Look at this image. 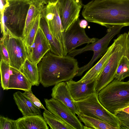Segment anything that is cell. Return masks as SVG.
<instances>
[{
    "instance_id": "cb8c5ba5",
    "label": "cell",
    "mask_w": 129,
    "mask_h": 129,
    "mask_svg": "<svg viewBox=\"0 0 129 129\" xmlns=\"http://www.w3.org/2000/svg\"><path fill=\"white\" fill-rule=\"evenodd\" d=\"M43 117L51 129H74L71 125L48 110H44Z\"/></svg>"
},
{
    "instance_id": "6da1fadb",
    "label": "cell",
    "mask_w": 129,
    "mask_h": 129,
    "mask_svg": "<svg viewBox=\"0 0 129 129\" xmlns=\"http://www.w3.org/2000/svg\"><path fill=\"white\" fill-rule=\"evenodd\" d=\"M83 17L107 28L129 26V0H92L83 5Z\"/></svg>"
},
{
    "instance_id": "52a82bcc",
    "label": "cell",
    "mask_w": 129,
    "mask_h": 129,
    "mask_svg": "<svg viewBox=\"0 0 129 129\" xmlns=\"http://www.w3.org/2000/svg\"><path fill=\"white\" fill-rule=\"evenodd\" d=\"M80 113L87 116L99 118L120 129L119 120L114 114L107 110L100 102L98 93L79 101L74 100Z\"/></svg>"
},
{
    "instance_id": "8d00e7d4",
    "label": "cell",
    "mask_w": 129,
    "mask_h": 129,
    "mask_svg": "<svg viewBox=\"0 0 129 129\" xmlns=\"http://www.w3.org/2000/svg\"><path fill=\"white\" fill-rule=\"evenodd\" d=\"M78 2L83 6L82 0H76Z\"/></svg>"
},
{
    "instance_id": "44dd1931",
    "label": "cell",
    "mask_w": 129,
    "mask_h": 129,
    "mask_svg": "<svg viewBox=\"0 0 129 129\" xmlns=\"http://www.w3.org/2000/svg\"><path fill=\"white\" fill-rule=\"evenodd\" d=\"M45 5L43 2L40 1H31L26 18L22 38L23 40L26 37L36 18L43 11Z\"/></svg>"
},
{
    "instance_id": "4dcf8cb0",
    "label": "cell",
    "mask_w": 129,
    "mask_h": 129,
    "mask_svg": "<svg viewBox=\"0 0 129 129\" xmlns=\"http://www.w3.org/2000/svg\"><path fill=\"white\" fill-rule=\"evenodd\" d=\"M1 60L10 64L9 54L7 49L2 40L1 39L0 42Z\"/></svg>"
},
{
    "instance_id": "7402d4cb",
    "label": "cell",
    "mask_w": 129,
    "mask_h": 129,
    "mask_svg": "<svg viewBox=\"0 0 129 129\" xmlns=\"http://www.w3.org/2000/svg\"><path fill=\"white\" fill-rule=\"evenodd\" d=\"M77 117L84 124V129H117L107 122L99 118L79 113Z\"/></svg>"
},
{
    "instance_id": "ac0fdd59",
    "label": "cell",
    "mask_w": 129,
    "mask_h": 129,
    "mask_svg": "<svg viewBox=\"0 0 129 129\" xmlns=\"http://www.w3.org/2000/svg\"><path fill=\"white\" fill-rule=\"evenodd\" d=\"M17 129H48L41 114L23 116L16 120Z\"/></svg>"
},
{
    "instance_id": "f1b7e54d",
    "label": "cell",
    "mask_w": 129,
    "mask_h": 129,
    "mask_svg": "<svg viewBox=\"0 0 129 129\" xmlns=\"http://www.w3.org/2000/svg\"><path fill=\"white\" fill-rule=\"evenodd\" d=\"M0 129H17L16 120H14L1 115Z\"/></svg>"
},
{
    "instance_id": "e0dca14e",
    "label": "cell",
    "mask_w": 129,
    "mask_h": 129,
    "mask_svg": "<svg viewBox=\"0 0 129 129\" xmlns=\"http://www.w3.org/2000/svg\"><path fill=\"white\" fill-rule=\"evenodd\" d=\"M39 27L43 32L47 40L50 47L51 52L58 55L65 56L62 44L51 33L47 22L41 13Z\"/></svg>"
},
{
    "instance_id": "d6986e66",
    "label": "cell",
    "mask_w": 129,
    "mask_h": 129,
    "mask_svg": "<svg viewBox=\"0 0 129 129\" xmlns=\"http://www.w3.org/2000/svg\"><path fill=\"white\" fill-rule=\"evenodd\" d=\"M13 99L23 116L41 114L40 109L36 106L23 93L18 91L14 93Z\"/></svg>"
},
{
    "instance_id": "9c48e42d",
    "label": "cell",
    "mask_w": 129,
    "mask_h": 129,
    "mask_svg": "<svg viewBox=\"0 0 129 129\" xmlns=\"http://www.w3.org/2000/svg\"><path fill=\"white\" fill-rule=\"evenodd\" d=\"M80 20L78 18L63 33L62 43L65 56L77 47L86 43H92L98 39L87 36L84 29L80 26Z\"/></svg>"
},
{
    "instance_id": "4fadbf2b",
    "label": "cell",
    "mask_w": 129,
    "mask_h": 129,
    "mask_svg": "<svg viewBox=\"0 0 129 129\" xmlns=\"http://www.w3.org/2000/svg\"><path fill=\"white\" fill-rule=\"evenodd\" d=\"M98 78H94L82 82L71 79L67 81L71 95L74 100L84 99L97 92L96 87Z\"/></svg>"
},
{
    "instance_id": "603a6c76",
    "label": "cell",
    "mask_w": 129,
    "mask_h": 129,
    "mask_svg": "<svg viewBox=\"0 0 129 129\" xmlns=\"http://www.w3.org/2000/svg\"><path fill=\"white\" fill-rule=\"evenodd\" d=\"M21 71L33 86L39 85L40 83L37 64L27 58L22 66Z\"/></svg>"
},
{
    "instance_id": "30bf717a",
    "label": "cell",
    "mask_w": 129,
    "mask_h": 129,
    "mask_svg": "<svg viewBox=\"0 0 129 129\" xmlns=\"http://www.w3.org/2000/svg\"><path fill=\"white\" fill-rule=\"evenodd\" d=\"M48 110L71 125L74 129H84L78 118L64 104L52 98L44 99Z\"/></svg>"
},
{
    "instance_id": "f35d334b",
    "label": "cell",
    "mask_w": 129,
    "mask_h": 129,
    "mask_svg": "<svg viewBox=\"0 0 129 129\" xmlns=\"http://www.w3.org/2000/svg\"><path fill=\"white\" fill-rule=\"evenodd\" d=\"M128 81L129 82V80H128Z\"/></svg>"
},
{
    "instance_id": "74e56055",
    "label": "cell",
    "mask_w": 129,
    "mask_h": 129,
    "mask_svg": "<svg viewBox=\"0 0 129 129\" xmlns=\"http://www.w3.org/2000/svg\"><path fill=\"white\" fill-rule=\"evenodd\" d=\"M7 1H8V0H6Z\"/></svg>"
},
{
    "instance_id": "d4e9b609",
    "label": "cell",
    "mask_w": 129,
    "mask_h": 129,
    "mask_svg": "<svg viewBox=\"0 0 129 129\" xmlns=\"http://www.w3.org/2000/svg\"><path fill=\"white\" fill-rule=\"evenodd\" d=\"M127 77H129V55L121 57L116 70L115 79L121 81Z\"/></svg>"
},
{
    "instance_id": "8fae6325",
    "label": "cell",
    "mask_w": 129,
    "mask_h": 129,
    "mask_svg": "<svg viewBox=\"0 0 129 129\" xmlns=\"http://www.w3.org/2000/svg\"><path fill=\"white\" fill-rule=\"evenodd\" d=\"M58 10L64 31L78 18L83 6L76 0H57Z\"/></svg>"
},
{
    "instance_id": "ffe728a7",
    "label": "cell",
    "mask_w": 129,
    "mask_h": 129,
    "mask_svg": "<svg viewBox=\"0 0 129 129\" xmlns=\"http://www.w3.org/2000/svg\"><path fill=\"white\" fill-rule=\"evenodd\" d=\"M10 75L7 90L18 89L24 91L31 90L32 85L20 71L10 66Z\"/></svg>"
},
{
    "instance_id": "5b68a950",
    "label": "cell",
    "mask_w": 129,
    "mask_h": 129,
    "mask_svg": "<svg viewBox=\"0 0 129 129\" xmlns=\"http://www.w3.org/2000/svg\"><path fill=\"white\" fill-rule=\"evenodd\" d=\"M124 27L123 26L121 25L110 27L108 28L106 35L101 39H98L92 43L88 44L83 48L74 49L68 54L67 55L74 57L85 52L91 51L93 52L91 60L87 63L79 68L76 76H81L84 72L89 70L92 67L95 61L104 54L107 50L108 46L111 40L120 32Z\"/></svg>"
},
{
    "instance_id": "2e32d148",
    "label": "cell",
    "mask_w": 129,
    "mask_h": 129,
    "mask_svg": "<svg viewBox=\"0 0 129 129\" xmlns=\"http://www.w3.org/2000/svg\"><path fill=\"white\" fill-rule=\"evenodd\" d=\"M117 41V38L114 40L112 45L101 58L93 66L90 68L81 79L78 81L82 82L94 78H98L106 64L109 58L113 52Z\"/></svg>"
},
{
    "instance_id": "7a4b0ae2",
    "label": "cell",
    "mask_w": 129,
    "mask_h": 129,
    "mask_svg": "<svg viewBox=\"0 0 129 129\" xmlns=\"http://www.w3.org/2000/svg\"><path fill=\"white\" fill-rule=\"evenodd\" d=\"M37 66L40 83L44 87L73 79L79 68L74 57L60 56L51 52L45 55Z\"/></svg>"
},
{
    "instance_id": "1f68e13d",
    "label": "cell",
    "mask_w": 129,
    "mask_h": 129,
    "mask_svg": "<svg viewBox=\"0 0 129 129\" xmlns=\"http://www.w3.org/2000/svg\"><path fill=\"white\" fill-rule=\"evenodd\" d=\"M8 5V1L6 0H0V19L3 17L4 12Z\"/></svg>"
},
{
    "instance_id": "277c9868",
    "label": "cell",
    "mask_w": 129,
    "mask_h": 129,
    "mask_svg": "<svg viewBox=\"0 0 129 129\" xmlns=\"http://www.w3.org/2000/svg\"><path fill=\"white\" fill-rule=\"evenodd\" d=\"M99 100L108 111L114 114L129 105V82L114 79L98 93Z\"/></svg>"
},
{
    "instance_id": "e575fe53",
    "label": "cell",
    "mask_w": 129,
    "mask_h": 129,
    "mask_svg": "<svg viewBox=\"0 0 129 129\" xmlns=\"http://www.w3.org/2000/svg\"><path fill=\"white\" fill-rule=\"evenodd\" d=\"M31 1L32 0H39L40 1L43 2L44 3L45 5H47V4L49 2H52L53 1H54L55 0H31Z\"/></svg>"
},
{
    "instance_id": "8992f818",
    "label": "cell",
    "mask_w": 129,
    "mask_h": 129,
    "mask_svg": "<svg viewBox=\"0 0 129 129\" xmlns=\"http://www.w3.org/2000/svg\"><path fill=\"white\" fill-rule=\"evenodd\" d=\"M127 34L124 33L117 38L114 50L97 80L96 90L98 93L115 79L119 61L124 55H129L127 43Z\"/></svg>"
},
{
    "instance_id": "5bb4252c",
    "label": "cell",
    "mask_w": 129,
    "mask_h": 129,
    "mask_svg": "<svg viewBox=\"0 0 129 129\" xmlns=\"http://www.w3.org/2000/svg\"><path fill=\"white\" fill-rule=\"evenodd\" d=\"M50 50L49 44L43 32L38 29L31 47L27 58L38 65L45 55Z\"/></svg>"
},
{
    "instance_id": "836d02e7",
    "label": "cell",
    "mask_w": 129,
    "mask_h": 129,
    "mask_svg": "<svg viewBox=\"0 0 129 129\" xmlns=\"http://www.w3.org/2000/svg\"><path fill=\"white\" fill-rule=\"evenodd\" d=\"M129 114V105L119 110ZM119 111V110H118Z\"/></svg>"
},
{
    "instance_id": "3957f363",
    "label": "cell",
    "mask_w": 129,
    "mask_h": 129,
    "mask_svg": "<svg viewBox=\"0 0 129 129\" xmlns=\"http://www.w3.org/2000/svg\"><path fill=\"white\" fill-rule=\"evenodd\" d=\"M8 6L0 19L1 33L22 38L31 0H8Z\"/></svg>"
},
{
    "instance_id": "ba28073f",
    "label": "cell",
    "mask_w": 129,
    "mask_h": 129,
    "mask_svg": "<svg viewBox=\"0 0 129 129\" xmlns=\"http://www.w3.org/2000/svg\"><path fill=\"white\" fill-rule=\"evenodd\" d=\"M1 39L8 52L10 66L21 71L28 55L23 40L8 33Z\"/></svg>"
},
{
    "instance_id": "83f0119b",
    "label": "cell",
    "mask_w": 129,
    "mask_h": 129,
    "mask_svg": "<svg viewBox=\"0 0 129 129\" xmlns=\"http://www.w3.org/2000/svg\"><path fill=\"white\" fill-rule=\"evenodd\" d=\"M118 119L120 129H129V114L119 110L116 111L114 114Z\"/></svg>"
},
{
    "instance_id": "d590c367",
    "label": "cell",
    "mask_w": 129,
    "mask_h": 129,
    "mask_svg": "<svg viewBox=\"0 0 129 129\" xmlns=\"http://www.w3.org/2000/svg\"><path fill=\"white\" fill-rule=\"evenodd\" d=\"M127 46L129 54V30L127 34Z\"/></svg>"
},
{
    "instance_id": "d6a6232c",
    "label": "cell",
    "mask_w": 129,
    "mask_h": 129,
    "mask_svg": "<svg viewBox=\"0 0 129 129\" xmlns=\"http://www.w3.org/2000/svg\"><path fill=\"white\" fill-rule=\"evenodd\" d=\"M79 24L81 27L85 29L88 26V23L86 19H82L80 20Z\"/></svg>"
},
{
    "instance_id": "4316f807",
    "label": "cell",
    "mask_w": 129,
    "mask_h": 129,
    "mask_svg": "<svg viewBox=\"0 0 129 129\" xmlns=\"http://www.w3.org/2000/svg\"><path fill=\"white\" fill-rule=\"evenodd\" d=\"M10 66L9 63L1 60L0 71L1 86L4 90H7L8 87L10 75Z\"/></svg>"
},
{
    "instance_id": "f546056e",
    "label": "cell",
    "mask_w": 129,
    "mask_h": 129,
    "mask_svg": "<svg viewBox=\"0 0 129 129\" xmlns=\"http://www.w3.org/2000/svg\"><path fill=\"white\" fill-rule=\"evenodd\" d=\"M23 93L33 104L38 108L42 109L44 110H46L39 100L33 94L31 90L25 91Z\"/></svg>"
},
{
    "instance_id": "484cf974",
    "label": "cell",
    "mask_w": 129,
    "mask_h": 129,
    "mask_svg": "<svg viewBox=\"0 0 129 129\" xmlns=\"http://www.w3.org/2000/svg\"><path fill=\"white\" fill-rule=\"evenodd\" d=\"M41 14L36 18L29 29L26 37L23 39L24 42L28 55L30 52L32 44L35 38L38 29L39 27V22Z\"/></svg>"
},
{
    "instance_id": "7c38bea8",
    "label": "cell",
    "mask_w": 129,
    "mask_h": 129,
    "mask_svg": "<svg viewBox=\"0 0 129 129\" xmlns=\"http://www.w3.org/2000/svg\"><path fill=\"white\" fill-rule=\"evenodd\" d=\"M41 14L47 21L51 33L62 43L64 30L59 12L57 0L49 2Z\"/></svg>"
},
{
    "instance_id": "9a60e30c",
    "label": "cell",
    "mask_w": 129,
    "mask_h": 129,
    "mask_svg": "<svg viewBox=\"0 0 129 129\" xmlns=\"http://www.w3.org/2000/svg\"><path fill=\"white\" fill-rule=\"evenodd\" d=\"M51 95L52 98L62 102L67 106L75 114L80 112L73 102L67 82L63 81L56 84L52 88Z\"/></svg>"
}]
</instances>
